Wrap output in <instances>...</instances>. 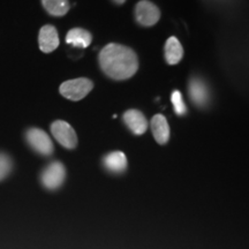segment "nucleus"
<instances>
[{
    "label": "nucleus",
    "mask_w": 249,
    "mask_h": 249,
    "mask_svg": "<svg viewBox=\"0 0 249 249\" xmlns=\"http://www.w3.org/2000/svg\"><path fill=\"white\" fill-rule=\"evenodd\" d=\"M124 123L130 129V132L135 135H142L143 133L147 132L148 121L144 114L139 110H128L124 113Z\"/></svg>",
    "instance_id": "obj_9"
},
{
    "label": "nucleus",
    "mask_w": 249,
    "mask_h": 249,
    "mask_svg": "<svg viewBox=\"0 0 249 249\" xmlns=\"http://www.w3.org/2000/svg\"><path fill=\"white\" fill-rule=\"evenodd\" d=\"M91 34L89 31L82 29V28H74V29L68 31L66 36V43L68 45L81 49L88 48L90 43H91Z\"/></svg>",
    "instance_id": "obj_12"
},
{
    "label": "nucleus",
    "mask_w": 249,
    "mask_h": 249,
    "mask_svg": "<svg viewBox=\"0 0 249 249\" xmlns=\"http://www.w3.org/2000/svg\"><path fill=\"white\" fill-rule=\"evenodd\" d=\"M152 135L160 144H165L170 139V127L163 114H156L151 119Z\"/></svg>",
    "instance_id": "obj_10"
},
{
    "label": "nucleus",
    "mask_w": 249,
    "mask_h": 249,
    "mask_svg": "<svg viewBox=\"0 0 249 249\" xmlns=\"http://www.w3.org/2000/svg\"><path fill=\"white\" fill-rule=\"evenodd\" d=\"M65 178H66V169L64 164L60 161H53L43 170L40 174V182L46 189L54 191L62 186Z\"/></svg>",
    "instance_id": "obj_3"
},
{
    "label": "nucleus",
    "mask_w": 249,
    "mask_h": 249,
    "mask_svg": "<svg viewBox=\"0 0 249 249\" xmlns=\"http://www.w3.org/2000/svg\"><path fill=\"white\" fill-rule=\"evenodd\" d=\"M42 5L52 17H64L71 7L68 0H42Z\"/></svg>",
    "instance_id": "obj_14"
},
{
    "label": "nucleus",
    "mask_w": 249,
    "mask_h": 249,
    "mask_svg": "<svg viewBox=\"0 0 249 249\" xmlns=\"http://www.w3.org/2000/svg\"><path fill=\"white\" fill-rule=\"evenodd\" d=\"M103 164L105 169L112 173H123L127 169L126 155L121 151L110 152L103 158Z\"/></svg>",
    "instance_id": "obj_11"
},
{
    "label": "nucleus",
    "mask_w": 249,
    "mask_h": 249,
    "mask_svg": "<svg viewBox=\"0 0 249 249\" xmlns=\"http://www.w3.org/2000/svg\"><path fill=\"white\" fill-rule=\"evenodd\" d=\"M114 2H116V4H118V5H123L124 1H126V0H113Z\"/></svg>",
    "instance_id": "obj_17"
},
{
    "label": "nucleus",
    "mask_w": 249,
    "mask_h": 249,
    "mask_svg": "<svg viewBox=\"0 0 249 249\" xmlns=\"http://www.w3.org/2000/svg\"><path fill=\"white\" fill-rule=\"evenodd\" d=\"M38 45L40 51L44 53H50L54 51L59 46V36L58 31L51 24H46L42 27L38 35Z\"/></svg>",
    "instance_id": "obj_8"
},
{
    "label": "nucleus",
    "mask_w": 249,
    "mask_h": 249,
    "mask_svg": "<svg viewBox=\"0 0 249 249\" xmlns=\"http://www.w3.org/2000/svg\"><path fill=\"white\" fill-rule=\"evenodd\" d=\"M171 101H172L174 111L178 116H185L187 113V107L185 102H183L182 93L179 90H174L172 96H171Z\"/></svg>",
    "instance_id": "obj_15"
},
{
    "label": "nucleus",
    "mask_w": 249,
    "mask_h": 249,
    "mask_svg": "<svg viewBox=\"0 0 249 249\" xmlns=\"http://www.w3.org/2000/svg\"><path fill=\"white\" fill-rule=\"evenodd\" d=\"M26 140L31 149L37 154L50 156L53 152V143L44 130L39 128H30L26 133Z\"/></svg>",
    "instance_id": "obj_4"
},
{
    "label": "nucleus",
    "mask_w": 249,
    "mask_h": 249,
    "mask_svg": "<svg viewBox=\"0 0 249 249\" xmlns=\"http://www.w3.org/2000/svg\"><path fill=\"white\" fill-rule=\"evenodd\" d=\"M13 169V161L8 155L0 152V181L4 180Z\"/></svg>",
    "instance_id": "obj_16"
},
{
    "label": "nucleus",
    "mask_w": 249,
    "mask_h": 249,
    "mask_svg": "<svg viewBox=\"0 0 249 249\" xmlns=\"http://www.w3.org/2000/svg\"><path fill=\"white\" fill-rule=\"evenodd\" d=\"M93 88V83L91 80L86 79V77H80V79L68 80L64 82L59 88V91L65 98L70 101H81L88 96V93Z\"/></svg>",
    "instance_id": "obj_2"
},
{
    "label": "nucleus",
    "mask_w": 249,
    "mask_h": 249,
    "mask_svg": "<svg viewBox=\"0 0 249 249\" xmlns=\"http://www.w3.org/2000/svg\"><path fill=\"white\" fill-rule=\"evenodd\" d=\"M135 18L143 27H152L160 21V11L149 0H142L135 7Z\"/></svg>",
    "instance_id": "obj_6"
},
{
    "label": "nucleus",
    "mask_w": 249,
    "mask_h": 249,
    "mask_svg": "<svg viewBox=\"0 0 249 249\" xmlns=\"http://www.w3.org/2000/svg\"><path fill=\"white\" fill-rule=\"evenodd\" d=\"M98 60L102 71L117 81L130 79L139 70V59L135 52L117 43H110L103 48Z\"/></svg>",
    "instance_id": "obj_1"
},
{
    "label": "nucleus",
    "mask_w": 249,
    "mask_h": 249,
    "mask_svg": "<svg viewBox=\"0 0 249 249\" xmlns=\"http://www.w3.org/2000/svg\"><path fill=\"white\" fill-rule=\"evenodd\" d=\"M183 57V49L181 43L177 37H170L165 44V59L169 65H177Z\"/></svg>",
    "instance_id": "obj_13"
},
{
    "label": "nucleus",
    "mask_w": 249,
    "mask_h": 249,
    "mask_svg": "<svg viewBox=\"0 0 249 249\" xmlns=\"http://www.w3.org/2000/svg\"><path fill=\"white\" fill-rule=\"evenodd\" d=\"M51 133L53 138L64 148L74 149L77 144V136L75 130L66 121L57 120L51 124Z\"/></svg>",
    "instance_id": "obj_5"
},
{
    "label": "nucleus",
    "mask_w": 249,
    "mask_h": 249,
    "mask_svg": "<svg viewBox=\"0 0 249 249\" xmlns=\"http://www.w3.org/2000/svg\"><path fill=\"white\" fill-rule=\"evenodd\" d=\"M188 95L193 104L204 107L210 102V89L200 77H193L188 83Z\"/></svg>",
    "instance_id": "obj_7"
}]
</instances>
